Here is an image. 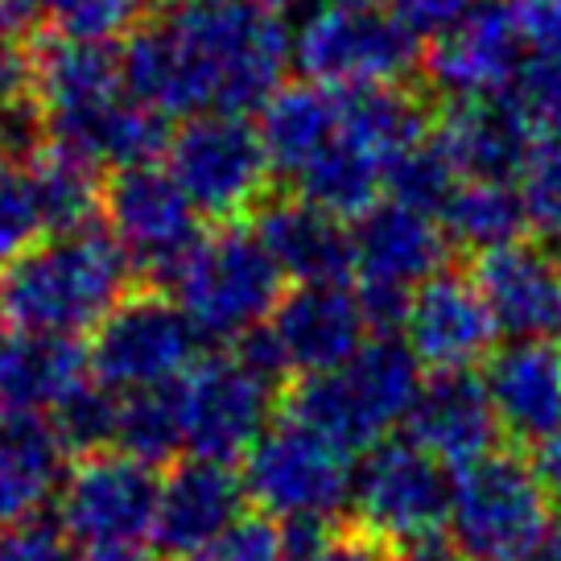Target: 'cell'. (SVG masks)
<instances>
[{"label":"cell","instance_id":"30bf717a","mask_svg":"<svg viewBox=\"0 0 561 561\" xmlns=\"http://www.w3.org/2000/svg\"><path fill=\"white\" fill-rule=\"evenodd\" d=\"M91 380L112 392H137L182 380L203 359V331L174 294L137 285L91 334Z\"/></svg>","mask_w":561,"mask_h":561},{"label":"cell","instance_id":"d590c367","mask_svg":"<svg viewBox=\"0 0 561 561\" xmlns=\"http://www.w3.org/2000/svg\"><path fill=\"white\" fill-rule=\"evenodd\" d=\"M198 561H294L289 558V541H285V528L280 520L252 512L240 525L231 528L219 545H210Z\"/></svg>","mask_w":561,"mask_h":561},{"label":"cell","instance_id":"5bb4252c","mask_svg":"<svg viewBox=\"0 0 561 561\" xmlns=\"http://www.w3.org/2000/svg\"><path fill=\"white\" fill-rule=\"evenodd\" d=\"M277 388L264 385L252 368L236 359V351L203 355L182 376V409H186V455L236 462L244 458L264 430L273 425Z\"/></svg>","mask_w":561,"mask_h":561},{"label":"cell","instance_id":"6da1fadb","mask_svg":"<svg viewBox=\"0 0 561 561\" xmlns=\"http://www.w3.org/2000/svg\"><path fill=\"white\" fill-rule=\"evenodd\" d=\"M294 37L252 0H182L153 9L121 42L124 91L158 116H248L280 88Z\"/></svg>","mask_w":561,"mask_h":561},{"label":"cell","instance_id":"f35d334b","mask_svg":"<svg viewBox=\"0 0 561 561\" xmlns=\"http://www.w3.org/2000/svg\"><path fill=\"white\" fill-rule=\"evenodd\" d=\"M37 104V62L21 37H0V116Z\"/></svg>","mask_w":561,"mask_h":561},{"label":"cell","instance_id":"f6af8a7d","mask_svg":"<svg viewBox=\"0 0 561 561\" xmlns=\"http://www.w3.org/2000/svg\"><path fill=\"white\" fill-rule=\"evenodd\" d=\"M533 561H561V520H553V528H549V537H545L541 553Z\"/></svg>","mask_w":561,"mask_h":561},{"label":"cell","instance_id":"836d02e7","mask_svg":"<svg viewBox=\"0 0 561 561\" xmlns=\"http://www.w3.org/2000/svg\"><path fill=\"white\" fill-rule=\"evenodd\" d=\"M512 104L525 112L541 140L561 137V54H528L512 79Z\"/></svg>","mask_w":561,"mask_h":561},{"label":"cell","instance_id":"9a60e30c","mask_svg":"<svg viewBox=\"0 0 561 561\" xmlns=\"http://www.w3.org/2000/svg\"><path fill=\"white\" fill-rule=\"evenodd\" d=\"M525 37L512 18V0H479L471 13L434 34L421 58V88L434 104L504 95L525 67Z\"/></svg>","mask_w":561,"mask_h":561},{"label":"cell","instance_id":"60d3db41","mask_svg":"<svg viewBox=\"0 0 561 561\" xmlns=\"http://www.w3.org/2000/svg\"><path fill=\"white\" fill-rule=\"evenodd\" d=\"M479 0H388V9L417 37H434L446 25H455L462 13H471Z\"/></svg>","mask_w":561,"mask_h":561},{"label":"cell","instance_id":"44dd1931","mask_svg":"<svg viewBox=\"0 0 561 561\" xmlns=\"http://www.w3.org/2000/svg\"><path fill=\"white\" fill-rule=\"evenodd\" d=\"M434 137L455 158L462 178H474V182H520L541 145L537 128L512 104L508 91L438 104Z\"/></svg>","mask_w":561,"mask_h":561},{"label":"cell","instance_id":"ee69618b","mask_svg":"<svg viewBox=\"0 0 561 561\" xmlns=\"http://www.w3.org/2000/svg\"><path fill=\"white\" fill-rule=\"evenodd\" d=\"M79 561H165V558L145 553V545H140V549H88Z\"/></svg>","mask_w":561,"mask_h":561},{"label":"cell","instance_id":"5b68a950","mask_svg":"<svg viewBox=\"0 0 561 561\" xmlns=\"http://www.w3.org/2000/svg\"><path fill=\"white\" fill-rule=\"evenodd\" d=\"M165 294H174L203 339L236 343L273 318L285 298V273L248 224H224L198 240Z\"/></svg>","mask_w":561,"mask_h":561},{"label":"cell","instance_id":"4316f807","mask_svg":"<svg viewBox=\"0 0 561 561\" xmlns=\"http://www.w3.org/2000/svg\"><path fill=\"white\" fill-rule=\"evenodd\" d=\"M339 128V91L322 83H285V88L261 107V140L277 182L294 178L327 149V140Z\"/></svg>","mask_w":561,"mask_h":561},{"label":"cell","instance_id":"7bdbcfd3","mask_svg":"<svg viewBox=\"0 0 561 561\" xmlns=\"http://www.w3.org/2000/svg\"><path fill=\"white\" fill-rule=\"evenodd\" d=\"M533 467H537V474H541L549 500H553V504H561V430L553 434V438H545L541 446H537Z\"/></svg>","mask_w":561,"mask_h":561},{"label":"cell","instance_id":"7402d4cb","mask_svg":"<svg viewBox=\"0 0 561 561\" xmlns=\"http://www.w3.org/2000/svg\"><path fill=\"white\" fill-rule=\"evenodd\" d=\"M483 380L508 446H541L561 430V339H512L495 347Z\"/></svg>","mask_w":561,"mask_h":561},{"label":"cell","instance_id":"cb8c5ba5","mask_svg":"<svg viewBox=\"0 0 561 561\" xmlns=\"http://www.w3.org/2000/svg\"><path fill=\"white\" fill-rule=\"evenodd\" d=\"M248 228L264 240L280 273L298 285L351 277V231L331 210L314 207L298 194H273L248 219Z\"/></svg>","mask_w":561,"mask_h":561},{"label":"cell","instance_id":"7dc6e473","mask_svg":"<svg viewBox=\"0 0 561 561\" xmlns=\"http://www.w3.org/2000/svg\"><path fill=\"white\" fill-rule=\"evenodd\" d=\"M4 158H9V153H4V149H0V174H4V170H9V165H4Z\"/></svg>","mask_w":561,"mask_h":561},{"label":"cell","instance_id":"b9f144b4","mask_svg":"<svg viewBox=\"0 0 561 561\" xmlns=\"http://www.w3.org/2000/svg\"><path fill=\"white\" fill-rule=\"evenodd\" d=\"M392 549H397V561H467L446 525L401 537V541H392Z\"/></svg>","mask_w":561,"mask_h":561},{"label":"cell","instance_id":"4dcf8cb0","mask_svg":"<svg viewBox=\"0 0 561 561\" xmlns=\"http://www.w3.org/2000/svg\"><path fill=\"white\" fill-rule=\"evenodd\" d=\"M467 178L455 165V158L442 149V140L430 133V137L413 145L392 170H388V186L385 194L392 203H401L409 210H421L430 219H442V210L450 207V198L458 194Z\"/></svg>","mask_w":561,"mask_h":561},{"label":"cell","instance_id":"4fadbf2b","mask_svg":"<svg viewBox=\"0 0 561 561\" xmlns=\"http://www.w3.org/2000/svg\"><path fill=\"white\" fill-rule=\"evenodd\" d=\"M455 471L417 442L392 438L364 450L351 479V512L359 525L401 541L425 528H442L450 516Z\"/></svg>","mask_w":561,"mask_h":561},{"label":"cell","instance_id":"d6a6232c","mask_svg":"<svg viewBox=\"0 0 561 561\" xmlns=\"http://www.w3.org/2000/svg\"><path fill=\"white\" fill-rule=\"evenodd\" d=\"M46 236H50V219L42 207V191L30 165L21 161L18 170L0 174V268L25 256Z\"/></svg>","mask_w":561,"mask_h":561},{"label":"cell","instance_id":"3957f363","mask_svg":"<svg viewBox=\"0 0 561 561\" xmlns=\"http://www.w3.org/2000/svg\"><path fill=\"white\" fill-rule=\"evenodd\" d=\"M421 359L397 334H376L351 355L347 364L314 376H298L280 392L285 417L318 430L322 438L343 446L347 455H364L388 438L392 425H404L417 401Z\"/></svg>","mask_w":561,"mask_h":561},{"label":"cell","instance_id":"83f0119b","mask_svg":"<svg viewBox=\"0 0 561 561\" xmlns=\"http://www.w3.org/2000/svg\"><path fill=\"white\" fill-rule=\"evenodd\" d=\"M438 224L450 248L467 252L471 261L483 252H495V248L520 244L533 231L520 182H474V178L458 186Z\"/></svg>","mask_w":561,"mask_h":561},{"label":"cell","instance_id":"9c48e42d","mask_svg":"<svg viewBox=\"0 0 561 561\" xmlns=\"http://www.w3.org/2000/svg\"><path fill=\"white\" fill-rule=\"evenodd\" d=\"M351 277L359 280V301L376 334L404 327L409 301L430 277H438L450 256V240L438 219L401 203H376L351 228Z\"/></svg>","mask_w":561,"mask_h":561},{"label":"cell","instance_id":"d6986e66","mask_svg":"<svg viewBox=\"0 0 561 561\" xmlns=\"http://www.w3.org/2000/svg\"><path fill=\"white\" fill-rule=\"evenodd\" d=\"M404 438L446 462L450 471L500 450L504 430L491 404L488 380L474 368L430 371L404 417Z\"/></svg>","mask_w":561,"mask_h":561},{"label":"cell","instance_id":"2e32d148","mask_svg":"<svg viewBox=\"0 0 561 561\" xmlns=\"http://www.w3.org/2000/svg\"><path fill=\"white\" fill-rule=\"evenodd\" d=\"M248 516L244 474L231 462L186 455L165 471L153 545L165 561H198Z\"/></svg>","mask_w":561,"mask_h":561},{"label":"cell","instance_id":"ab89813d","mask_svg":"<svg viewBox=\"0 0 561 561\" xmlns=\"http://www.w3.org/2000/svg\"><path fill=\"white\" fill-rule=\"evenodd\" d=\"M528 54H561V0H512Z\"/></svg>","mask_w":561,"mask_h":561},{"label":"cell","instance_id":"484cf974","mask_svg":"<svg viewBox=\"0 0 561 561\" xmlns=\"http://www.w3.org/2000/svg\"><path fill=\"white\" fill-rule=\"evenodd\" d=\"M37 62V107L42 121L62 124L79 121L88 112L124 100V67L121 46L112 42H75V37H50Z\"/></svg>","mask_w":561,"mask_h":561},{"label":"cell","instance_id":"8fae6325","mask_svg":"<svg viewBox=\"0 0 561 561\" xmlns=\"http://www.w3.org/2000/svg\"><path fill=\"white\" fill-rule=\"evenodd\" d=\"M165 474L124 450H95L70 462L58 491V525L70 545L88 549H140L153 541Z\"/></svg>","mask_w":561,"mask_h":561},{"label":"cell","instance_id":"f907efd6","mask_svg":"<svg viewBox=\"0 0 561 561\" xmlns=\"http://www.w3.org/2000/svg\"><path fill=\"white\" fill-rule=\"evenodd\" d=\"M165 4H182V0H165Z\"/></svg>","mask_w":561,"mask_h":561},{"label":"cell","instance_id":"8d00e7d4","mask_svg":"<svg viewBox=\"0 0 561 561\" xmlns=\"http://www.w3.org/2000/svg\"><path fill=\"white\" fill-rule=\"evenodd\" d=\"M306 561H397V549L388 537L359 520H331L318 533Z\"/></svg>","mask_w":561,"mask_h":561},{"label":"cell","instance_id":"603a6c76","mask_svg":"<svg viewBox=\"0 0 561 561\" xmlns=\"http://www.w3.org/2000/svg\"><path fill=\"white\" fill-rule=\"evenodd\" d=\"M67 446L46 413L0 409V528L37 520L67 479Z\"/></svg>","mask_w":561,"mask_h":561},{"label":"cell","instance_id":"277c9868","mask_svg":"<svg viewBox=\"0 0 561 561\" xmlns=\"http://www.w3.org/2000/svg\"><path fill=\"white\" fill-rule=\"evenodd\" d=\"M549 504L537 467L504 446L455 471L446 528L467 561H533L553 528Z\"/></svg>","mask_w":561,"mask_h":561},{"label":"cell","instance_id":"c3c4849f","mask_svg":"<svg viewBox=\"0 0 561 561\" xmlns=\"http://www.w3.org/2000/svg\"><path fill=\"white\" fill-rule=\"evenodd\" d=\"M4 334H9V331H4V318H0V339H4Z\"/></svg>","mask_w":561,"mask_h":561},{"label":"cell","instance_id":"d4e9b609","mask_svg":"<svg viewBox=\"0 0 561 561\" xmlns=\"http://www.w3.org/2000/svg\"><path fill=\"white\" fill-rule=\"evenodd\" d=\"M91 380V351L75 334L13 331L0 339V409L50 417Z\"/></svg>","mask_w":561,"mask_h":561},{"label":"cell","instance_id":"74e56055","mask_svg":"<svg viewBox=\"0 0 561 561\" xmlns=\"http://www.w3.org/2000/svg\"><path fill=\"white\" fill-rule=\"evenodd\" d=\"M70 537L62 525L50 520H25V525L0 528V561H70Z\"/></svg>","mask_w":561,"mask_h":561},{"label":"cell","instance_id":"52a82bcc","mask_svg":"<svg viewBox=\"0 0 561 561\" xmlns=\"http://www.w3.org/2000/svg\"><path fill=\"white\" fill-rule=\"evenodd\" d=\"M165 165L186 191L191 207L224 224H248L273 198V165L264 153L261 133L244 116H191L178 128L165 149Z\"/></svg>","mask_w":561,"mask_h":561},{"label":"cell","instance_id":"e575fe53","mask_svg":"<svg viewBox=\"0 0 561 561\" xmlns=\"http://www.w3.org/2000/svg\"><path fill=\"white\" fill-rule=\"evenodd\" d=\"M520 191L528 203V219L537 240L549 248H561V137L541 140L528 161Z\"/></svg>","mask_w":561,"mask_h":561},{"label":"cell","instance_id":"e0dca14e","mask_svg":"<svg viewBox=\"0 0 561 561\" xmlns=\"http://www.w3.org/2000/svg\"><path fill=\"white\" fill-rule=\"evenodd\" d=\"M401 339L413 347L421 368L458 371L488 364L500 339V322L491 314L488 298L479 294L474 277L442 268L438 277H430L413 294Z\"/></svg>","mask_w":561,"mask_h":561},{"label":"cell","instance_id":"1f68e13d","mask_svg":"<svg viewBox=\"0 0 561 561\" xmlns=\"http://www.w3.org/2000/svg\"><path fill=\"white\" fill-rule=\"evenodd\" d=\"M116 413H121V392L88 380L79 392H70L67 401L54 409L50 421L54 430H58V438H62V446L79 458L116 446Z\"/></svg>","mask_w":561,"mask_h":561},{"label":"cell","instance_id":"ba28073f","mask_svg":"<svg viewBox=\"0 0 561 561\" xmlns=\"http://www.w3.org/2000/svg\"><path fill=\"white\" fill-rule=\"evenodd\" d=\"M248 504L280 525H331L351 504L347 450L298 417H280L244 455Z\"/></svg>","mask_w":561,"mask_h":561},{"label":"cell","instance_id":"7a4b0ae2","mask_svg":"<svg viewBox=\"0 0 561 561\" xmlns=\"http://www.w3.org/2000/svg\"><path fill=\"white\" fill-rule=\"evenodd\" d=\"M137 264L107 228L58 231L0 268V318L13 331H95L133 289Z\"/></svg>","mask_w":561,"mask_h":561},{"label":"cell","instance_id":"f1b7e54d","mask_svg":"<svg viewBox=\"0 0 561 561\" xmlns=\"http://www.w3.org/2000/svg\"><path fill=\"white\" fill-rule=\"evenodd\" d=\"M116 450L140 458L149 467H174L186 450V409H182V380L158 388L121 392L116 413Z\"/></svg>","mask_w":561,"mask_h":561},{"label":"cell","instance_id":"ffe728a7","mask_svg":"<svg viewBox=\"0 0 561 561\" xmlns=\"http://www.w3.org/2000/svg\"><path fill=\"white\" fill-rule=\"evenodd\" d=\"M471 277L488 298L500 334L561 339V256L541 240L495 248L474 256Z\"/></svg>","mask_w":561,"mask_h":561},{"label":"cell","instance_id":"681fc988","mask_svg":"<svg viewBox=\"0 0 561 561\" xmlns=\"http://www.w3.org/2000/svg\"><path fill=\"white\" fill-rule=\"evenodd\" d=\"M347 4H368V0H347Z\"/></svg>","mask_w":561,"mask_h":561},{"label":"cell","instance_id":"f546056e","mask_svg":"<svg viewBox=\"0 0 561 561\" xmlns=\"http://www.w3.org/2000/svg\"><path fill=\"white\" fill-rule=\"evenodd\" d=\"M34 30L75 42H116L153 13V0H25Z\"/></svg>","mask_w":561,"mask_h":561},{"label":"cell","instance_id":"8992f818","mask_svg":"<svg viewBox=\"0 0 561 561\" xmlns=\"http://www.w3.org/2000/svg\"><path fill=\"white\" fill-rule=\"evenodd\" d=\"M421 37L380 0H331L301 21L294 62L310 83L334 91L421 83Z\"/></svg>","mask_w":561,"mask_h":561},{"label":"cell","instance_id":"bcb514c9","mask_svg":"<svg viewBox=\"0 0 561 561\" xmlns=\"http://www.w3.org/2000/svg\"><path fill=\"white\" fill-rule=\"evenodd\" d=\"M252 4H261V9H268V13H289V9H301L306 0H252Z\"/></svg>","mask_w":561,"mask_h":561},{"label":"cell","instance_id":"7c38bea8","mask_svg":"<svg viewBox=\"0 0 561 561\" xmlns=\"http://www.w3.org/2000/svg\"><path fill=\"white\" fill-rule=\"evenodd\" d=\"M198 219L203 215L161 161L124 165L104 178V224L137 264L140 285L170 289L174 273L207 236Z\"/></svg>","mask_w":561,"mask_h":561},{"label":"cell","instance_id":"ac0fdd59","mask_svg":"<svg viewBox=\"0 0 561 561\" xmlns=\"http://www.w3.org/2000/svg\"><path fill=\"white\" fill-rule=\"evenodd\" d=\"M268 331L277 334L294 376H314L347 364L368 343L371 322L359 289H347V280H310L285 289Z\"/></svg>","mask_w":561,"mask_h":561}]
</instances>
